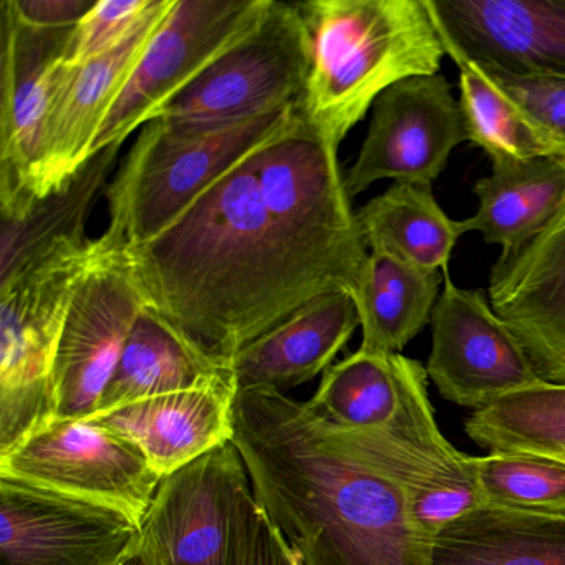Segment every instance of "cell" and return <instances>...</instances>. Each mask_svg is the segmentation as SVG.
Wrapping results in <instances>:
<instances>
[{
  "instance_id": "obj_36",
  "label": "cell",
  "mask_w": 565,
  "mask_h": 565,
  "mask_svg": "<svg viewBox=\"0 0 565 565\" xmlns=\"http://www.w3.org/2000/svg\"><path fill=\"white\" fill-rule=\"evenodd\" d=\"M117 565H157V562H154L153 555H151L150 548L147 547L143 535H141V541L134 545L131 551Z\"/></svg>"
},
{
  "instance_id": "obj_2",
  "label": "cell",
  "mask_w": 565,
  "mask_h": 565,
  "mask_svg": "<svg viewBox=\"0 0 565 565\" xmlns=\"http://www.w3.org/2000/svg\"><path fill=\"white\" fill-rule=\"evenodd\" d=\"M233 422L254 498L300 564L431 565L405 489L309 402L241 390Z\"/></svg>"
},
{
  "instance_id": "obj_23",
  "label": "cell",
  "mask_w": 565,
  "mask_h": 565,
  "mask_svg": "<svg viewBox=\"0 0 565 565\" xmlns=\"http://www.w3.org/2000/svg\"><path fill=\"white\" fill-rule=\"evenodd\" d=\"M472 193L478 211L461 221L462 231L509 250L537 234L565 200V163L554 157L498 161Z\"/></svg>"
},
{
  "instance_id": "obj_8",
  "label": "cell",
  "mask_w": 565,
  "mask_h": 565,
  "mask_svg": "<svg viewBox=\"0 0 565 565\" xmlns=\"http://www.w3.org/2000/svg\"><path fill=\"white\" fill-rule=\"evenodd\" d=\"M396 370L399 406L392 422L375 429H342L405 489L413 522L433 542L446 525L486 504L472 482L468 455L452 448L436 425L425 366L396 353Z\"/></svg>"
},
{
  "instance_id": "obj_31",
  "label": "cell",
  "mask_w": 565,
  "mask_h": 565,
  "mask_svg": "<svg viewBox=\"0 0 565 565\" xmlns=\"http://www.w3.org/2000/svg\"><path fill=\"white\" fill-rule=\"evenodd\" d=\"M466 461L486 508L565 518V462L512 452L468 455Z\"/></svg>"
},
{
  "instance_id": "obj_22",
  "label": "cell",
  "mask_w": 565,
  "mask_h": 565,
  "mask_svg": "<svg viewBox=\"0 0 565 565\" xmlns=\"http://www.w3.org/2000/svg\"><path fill=\"white\" fill-rule=\"evenodd\" d=\"M121 145L92 157L67 183L35 201L22 216L2 220L0 284L68 247L90 243L85 226L108 178L120 161Z\"/></svg>"
},
{
  "instance_id": "obj_5",
  "label": "cell",
  "mask_w": 565,
  "mask_h": 565,
  "mask_svg": "<svg viewBox=\"0 0 565 565\" xmlns=\"http://www.w3.org/2000/svg\"><path fill=\"white\" fill-rule=\"evenodd\" d=\"M270 220L333 292L353 297L370 250L347 193L339 148L300 117L253 154Z\"/></svg>"
},
{
  "instance_id": "obj_35",
  "label": "cell",
  "mask_w": 565,
  "mask_h": 565,
  "mask_svg": "<svg viewBox=\"0 0 565 565\" xmlns=\"http://www.w3.org/2000/svg\"><path fill=\"white\" fill-rule=\"evenodd\" d=\"M6 4L22 24L68 31L84 21L97 0H6Z\"/></svg>"
},
{
  "instance_id": "obj_11",
  "label": "cell",
  "mask_w": 565,
  "mask_h": 565,
  "mask_svg": "<svg viewBox=\"0 0 565 565\" xmlns=\"http://www.w3.org/2000/svg\"><path fill=\"white\" fill-rule=\"evenodd\" d=\"M143 309L127 250L98 237L97 254L75 290L55 359L57 418L88 419L97 413Z\"/></svg>"
},
{
  "instance_id": "obj_20",
  "label": "cell",
  "mask_w": 565,
  "mask_h": 565,
  "mask_svg": "<svg viewBox=\"0 0 565 565\" xmlns=\"http://www.w3.org/2000/svg\"><path fill=\"white\" fill-rule=\"evenodd\" d=\"M237 386L233 370L211 382L100 413L88 422L137 445L161 476L233 441Z\"/></svg>"
},
{
  "instance_id": "obj_18",
  "label": "cell",
  "mask_w": 565,
  "mask_h": 565,
  "mask_svg": "<svg viewBox=\"0 0 565 565\" xmlns=\"http://www.w3.org/2000/svg\"><path fill=\"white\" fill-rule=\"evenodd\" d=\"M488 297L539 379L565 385V200L531 239L501 250Z\"/></svg>"
},
{
  "instance_id": "obj_21",
  "label": "cell",
  "mask_w": 565,
  "mask_h": 565,
  "mask_svg": "<svg viewBox=\"0 0 565 565\" xmlns=\"http://www.w3.org/2000/svg\"><path fill=\"white\" fill-rule=\"evenodd\" d=\"M360 326L353 297L327 294L254 340L231 362L241 390L286 393L332 366Z\"/></svg>"
},
{
  "instance_id": "obj_28",
  "label": "cell",
  "mask_w": 565,
  "mask_h": 565,
  "mask_svg": "<svg viewBox=\"0 0 565 565\" xmlns=\"http://www.w3.org/2000/svg\"><path fill=\"white\" fill-rule=\"evenodd\" d=\"M465 431L489 452L565 462V385L537 380L476 409L465 423Z\"/></svg>"
},
{
  "instance_id": "obj_32",
  "label": "cell",
  "mask_w": 565,
  "mask_h": 565,
  "mask_svg": "<svg viewBox=\"0 0 565 565\" xmlns=\"http://www.w3.org/2000/svg\"><path fill=\"white\" fill-rule=\"evenodd\" d=\"M478 65L521 108L554 148L555 157L565 163V77L512 74L502 68Z\"/></svg>"
},
{
  "instance_id": "obj_27",
  "label": "cell",
  "mask_w": 565,
  "mask_h": 565,
  "mask_svg": "<svg viewBox=\"0 0 565 565\" xmlns=\"http://www.w3.org/2000/svg\"><path fill=\"white\" fill-rule=\"evenodd\" d=\"M227 370L231 369L200 355L160 317L143 309L95 415L138 399L203 385Z\"/></svg>"
},
{
  "instance_id": "obj_9",
  "label": "cell",
  "mask_w": 565,
  "mask_h": 565,
  "mask_svg": "<svg viewBox=\"0 0 565 565\" xmlns=\"http://www.w3.org/2000/svg\"><path fill=\"white\" fill-rule=\"evenodd\" d=\"M273 0H177L102 124L92 157L157 117L214 62L256 31Z\"/></svg>"
},
{
  "instance_id": "obj_12",
  "label": "cell",
  "mask_w": 565,
  "mask_h": 565,
  "mask_svg": "<svg viewBox=\"0 0 565 565\" xmlns=\"http://www.w3.org/2000/svg\"><path fill=\"white\" fill-rule=\"evenodd\" d=\"M141 535L127 512L0 475L2 565H117Z\"/></svg>"
},
{
  "instance_id": "obj_26",
  "label": "cell",
  "mask_w": 565,
  "mask_h": 565,
  "mask_svg": "<svg viewBox=\"0 0 565 565\" xmlns=\"http://www.w3.org/2000/svg\"><path fill=\"white\" fill-rule=\"evenodd\" d=\"M370 253H385L419 269L448 273L449 257L465 234L435 200L429 184L393 183L356 213Z\"/></svg>"
},
{
  "instance_id": "obj_16",
  "label": "cell",
  "mask_w": 565,
  "mask_h": 565,
  "mask_svg": "<svg viewBox=\"0 0 565 565\" xmlns=\"http://www.w3.org/2000/svg\"><path fill=\"white\" fill-rule=\"evenodd\" d=\"M0 11V216L14 220L32 206V177L55 77L74 29L51 31L22 24L6 0Z\"/></svg>"
},
{
  "instance_id": "obj_33",
  "label": "cell",
  "mask_w": 565,
  "mask_h": 565,
  "mask_svg": "<svg viewBox=\"0 0 565 565\" xmlns=\"http://www.w3.org/2000/svg\"><path fill=\"white\" fill-rule=\"evenodd\" d=\"M158 0H97L72 31L65 64L84 65L108 54L130 38Z\"/></svg>"
},
{
  "instance_id": "obj_19",
  "label": "cell",
  "mask_w": 565,
  "mask_h": 565,
  "mask_svg": "<svg viewBox=\"0 0 565 565\" xmlns=\"http://www.w3.org/2000/svg\"><path fill=\"white\" fill-rule=\"evenodd\" d=\"M446 55L565 77V0H426Z\"/></svg>"
},
{
  "instance_id": "obj_30",
  "label": "cell",
  "mask_w": 565,
  "mask_h": 565,
  "mask_svg": "<svg viewBox=\"0 0 565 565\" xmlns=\"http://www.w3.org/2000/svg\"><path fill=\"white\" fill-rule=\"evenodd\" d=\"M448 55L459 68V105L468 141L481 148L491 163L557 158L541 131L478 64L462 55Z\"/></svg>"
},
{
  "instance_id": "obj_4",
  "label": "cell",
  "mask_w": 565,
  "mask_h": 565,
  "mask_svg": "<svg viewBox=\"0 0 565 565\" xmlns=\"http://www.w3.org/2000/svg\"><path fill=\"white\" fill-rule=\"evenodd\" d=\"M299 104L263 111L214 130H180L148 121L121 161L107 196L110 246H140L167 230L207 188L279 137Z\"/></svg>"
},
{
  "instance_id": "obj_17",
  "label": "cell",
  "mask_w": 565,
  "mask_h": 565,
  "mask_svg": "<svg viewBox=\"0 0 565 565\" xmlns=\"http://www.w3.org/2000/svg\"><path fill=\"white\" fill-rule=\"evenodd\" d=\"M174 2L158 0L137 31L108 54L84 65L62 62L32 177V204L67 183L90 160L102 124Z\"/></svg>"
},
{
  "instance_id": "obj_10",
  "label": "cell",
  "mask_w": 565,
  "mask_h": 565,
  "mask_svg": "<svg viewBox=\"0 0 565 565\" xmlns=\"http://www.w3.org/2000/svg\"><path fill=\"white\" fill-rule=\"evenodd\" d=\"M0 475L110 505L140 525L163 479L134 443L88 419L64 418L0 456Z\"/></svg>"
},
{
  "instance_id": "obj_1",
  "label": "cell",
  "mask_w": 565,
  "mask_h": 565,
  "mask_svg": "<svg viewBox=\"0 0 565 565\" xmlns=\"http://www.w3.org/2000/svg\"><path fill=\"white\" fill-rule=\"evenodd\" d=\"M253 154L167 230L125 249L145 309L224 369L297 310L335 294L267 214Z\"/></svg>"
},
{
  "instance_id": "obj_15",
  "label": "cell",
  "mask_w": 565,
  "mask_h": 565,
  "mask_svg": "<svg viewBox=\"0 0 565 565\" xmlns=\"http://www.w3.org/2000/svg\"><path fill=\"white\" fill-rule=\"evenodd\" d=\"M249 475L233 441L161 479L141 524L157 565H230Z\"/></svg>"
},
{
  "instance_id": "obj_14",
  "label": "cell",
  "mask_w": 565,
  "mask_h": 565,
  "mask_svg": "<svg viewBox=\"0 0 565 565\" xmlns=\"http://www.w3.org/2000/svg\"><path fill=\"white\" fill-rule=\"evenodd\" d=\"M426 373L443 398L475 412L541 380L488 294L456 286L448 273L433 310Z\"/></svg>"
},
{
  "instance_id": "obj_3",
  "label": "cell",
  "mask_w": 565,
  "mask_h": 565,
  "mask_svg": "<svg viewBox=\"0 0 565 565\" xmlns=\"http://www.w3.org/2000/svg\"><path fill=\"white\" fill-rule=\"evenodd\" d=\"M299 8L312 52L299 114L335 148L383 92L441 67L445 44L426 0H310Z\"/></svg>"
},
{
  "instance_id": "obj_25",
  "label": "cell",
  "mask_w": 565,
  "mask_h": 565,
  "mask_svg": "<svg viewBox=\"0 0 565 565\" xmlns=\"http://www.w3.org/2000/svg\"><path fill=\"white\" fill-rule=\"evenodd\" d=\"M441 276L385 253H370L353 294L362 347L372 353H399L431 323Z\"/></svg>"
},
{
  "instance_id": "obj_34",
  "label": "cell",
  "mask_w": 565,
  "mask_h": 565,
  "mask_svg": "<svg viewBox=\"0 0 565 565\" xmlns=\"http://www.w3.org/2000/svg\"><path fill=\"white\" fill-rule=\"evenodd\" d=\"M230 565H302L254 498L253 489L244 492L237 505Z\"/></svg>"
},
{
  "instance_id": "obj_6",
  "label": "cell",
  "mask_w": 565,
  "mask_h": 565,
  "mask_svg": "<svg viewBox=\"0 0 565 565\" xmlns=\"http://www.w3.org/2000/svg\"><path fill=\"white\" fill-rule=\"evenodd\" d=\"M97 239L0 284V456L57 419L55 359Z\"/></svg>"
},
{
  "instance_id": "obj_13",
  "label": "cell",
  "mask_w": 565,
  "mask_h": 565,
  "mask_svg": "<svg viewBox=\"0 0 565 565\" xmlns=\"http://www.w3.org/2000/svg\"><path fill=\"white\" fill-rule=\"evenodd\" d=\"M465 141L461 105L445 75L398 82L373 104L369 134L345 174L347 193L359 196L380 180L431 186Z\"/></svg>"
},
{
  "instance_id": "obj_7",
  "label": "cell",
  "mask_w": 565,
  "mask_h": 565,
  "mask_svg": "<svg viewBox=\"0 0 565 565\" xmlns=\"http://www.w3.org/2000/svg\"><path fill=\"white\" fill-rule=\"evenodd\" d=\"M312 64L299 2H276L256 31L214 62L157 117L180 130H214L299 104ZM153 118V120H154Z\"/></svg>"
},
{
  "instance_id": "obj_24",
  "label": "cell",
  "mask_w": 565,
  "mask_h": 565,
  "mask_svg": "<svg viewBox=\"0 0 565 565\" xmlns=\"http://www.w3.org/2000/svg\"><path fill=\"white\" fill-rule=\"evenodd\" d=\"M431 565H565V518L476 509L433 539Z\"/></svg>"
},
{
  "instance_id": "obj_29",
  "label": "cell",
  "mask_w": 565,
  "mask_h": 565,
  "mask_svg": "<svg viewBox=\"0 0 565 565\" xmlns=\"http://www.w3.org/2000/svg\"><path fill=\"white\" fill-rule=\"evenodd\" d=\"M309 405L340 428L375 429L388 425L399 406L396 353L356 350L323 373Z\"/></svg>"
}]
</instances>
